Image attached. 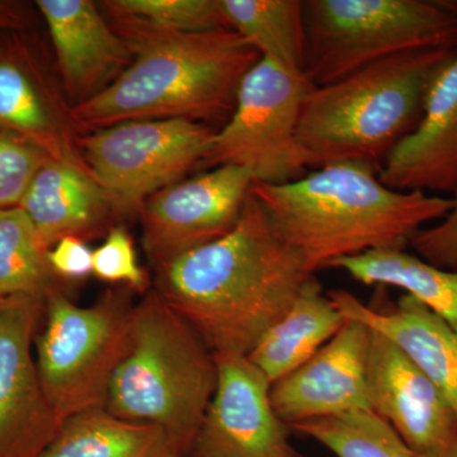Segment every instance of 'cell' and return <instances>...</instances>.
Instances as JSON below:
<instances>
[{
  "mask_svg": "<svg viewBox=\"0 0 457 457\" xmlns=\"http://www.w3.org/2000/svg\"><path fill=\"white\" fill-rule=\"evenodd\" d=\"M154 290L213 356H248L312 273L249 192L236 228L155 270Z\"/></svg>",
  "mask_w": 457,
  "mask_h": 457,
  "instance_id": "cell-1",
  "label": "cell"
},
{
  "mask_svg": "<svg viewBox=\"0 0 457 457\" xmlns=\"http://www.w3.org/2000/svg\"><path fill=\"white\" fill-rule=\"evenodd\" d=\"M132 55L108 88L71 107L80 132L141 120L225 123L237 90L261 54L234 31H173L101 3Z\"/></svg>",
  "mask_w": 457,
  "mask_h": 457,
  "instance_id": "cell-2",
  "label": "cell"
},
{
  "mask_svg": "<svg viewBox=\"0 0 457 457\" xmlns=\"http://www.w3.org/2000/svg\"><path fill=\"white\" fill-rule=\"evenodd\" d=\"M378 173L369 164L339 162L285 185L253 182L251 192L315 275L342 258L405 251L453 207V198L386 187Z\"/></svg>",
  "mask_w": 457,
  "mask_h": 457,
  "instance_id": "cell-3",
  "label": "cell"
},
{
  "mask_svg": "<svg viewBox=\"0 0 457 457\" xmlns=\"http://www.w3.org/2000/svg\"><path fill=\"white\" fill-rule=\"evenodd\" d=\"M455 50L408 51L314 87L297 128L309 168L359 162L380 171L417 128L433 75Z\"/></svg>",
  "mask_w": 457,
  "mask_h": 457,
  "instance_id": "cell-4",
  "label": "cell"
},
{
  "mask_svg": "<svg viewBox=\"0 0 457 457\" xmlns=\"http://www.w3.org/2000/svg\"><path fill=\"white\" fill-rule=\"evenodd\" d=\"M216 384L212 352L150 288L135 303L130 345L111 380L106 411L159 427L183 453L194 446Z\"/></svg>",
  "mask_w": 457,
  "mask_h": 457,
  "instance_id": "cell-5",
  "label": "cell"
},
{
  "mask_svg": "<svg viewBox=\"0 0 457 457\" xmlns=\"http://www.w3.org/2000/svg\"><path fill=\"white\" fill-rule=\"evenodd\" d=\"M303 22L314 87L408 51L457 49V14L440 0H308Z\"/></svg>",
  "mask_w": 457,
  "mask_h": 457,
  "instance_id": "cell-6",
  "label": "cell"
},
{
  "mask_svg": "<svg viewBox=\"0 0 457 457\" xmlns=\"http://www.w3.org/2000/svg\"><path fill=\"white\" fill-rule=\"evenodd\" d=\"M45 326L35 337V360L45 393L64 422L106 409L114 371L131 341V288H108L90 306L71 302L57 287L44 300Z\"/></svg>",
  "mask_w": 457,
  "mask_h": 457,
  "instance_id": "cell-7",
  "label": "cell"
},
{
  "mask_svg": "<svg viewBox=\"0 0 457 457\" xmlns=\"http://www.w3.org/2000/svg\"><path fill=\"white\" fill-rule=\"evenodd\" d=\"M312 88L302 71L262 56L243 78L233 113L216 130L201 167L234 165L266 185L305 177L309 165L297 128L303 99Z\"/></svg>",
  "mask_w": 457,
  "mask_h": 457,
  "instance_id": "cell-8",
  "label": "cell"
},
{
  "mask_svg": "<svg viewBox=\"0 0 457 457\" xmlns=\"http://www.w3.org/2000/svg\"><path fill=\"white\" fill-rule=\"evenodd\" d=\"M215 132L189 120H141L82 134L79 149L121 218L139 215L147 198L203 163Z\"/></svg>",
  "mask_w": 457,
  "mask_h": 457,
  "instance_id": "cell-9",
  "label": "cell"
},
{
  "mask_svg": "<svg viewBox=\"0 0 457 457\" xmlns=\"http://www.w3.org/2000/svg\"><path fill=\"white\" fill-rule=\"evenodd\" d=\"M253 182L248 170L222 165L147 198L139 216L144 251L153 270L230 233Z\"/></svg>",
  "mask_w": 457,
  "mask_h": 457,
  "instance_id": "cell-10",
  "label": "cell"
},
{
  "mask_svg": "<svg viewBox=\"0 0 457 457\" xmlns=\"http://www.w3.org/2000/svg\"><path fill=\"white\" fill-rule=\"evenodd\" d=\"M0 131L31 141L54 161L92 176L62 83L29 31L0 32Z\"/></svg>",
  "mask_w": 457,
  "mask_h": 457,
  "instance_id": "cell-11",
  "label": "cell"
},
{
  "mask_svg": "<svg viewBox=\"0 0 457 457\" xmlns=\"http://www.w3.org/2000/svg\"><path fill=\"white\" fill-rule=\"evenodd\" d=\"M44 300H0V457H37L62 422L42 386L32 345Z\"/></svg>",
  "mask_w": 457,
  "mask_h": 457,
  "instance_id": "cell-12",
  "label": "cell"
},
{
  "mask_svg": "<svg viewBox=\"0 0 457 457\" xmlns=\"http://www.w3.org/2000/svg\"><path fill=\"white\" fill-rule=\"evenodd\" d=\"M218 384L195 457H299L270 402L269 378L245 356L215 357Z\"/></svg>",
  "mask_w": 457,
  "mask_h": 457,
  "instance_id": "cell-13",
  "label": "cell"
},
{
  "mask_svg": "<svg viewBox=\"0 0 457 457\" xmlns=\"http://www.w3.org/2000/svg\"><path fill=\"white\" fill-rule=\"evenodd\" d=\"M372 411L423 457H457V416L449 400L389 339L372 330L368 365Z\"/></svg>",
  "mask_w": 457,
  "mask_h": 457,
  "instance_id": "cell-14",
  "label": "cell"
},
{
  "mask_svg": "<svg viewBox=\"0 0 457 457\" xmlns=\"http://www.w3.org/2000/svg\"><path fill=\"white\" fill-rule=\"evenodd\" d=\"M372 330L357 320L345 326L326 345L291 374L270 386L276 414L288 427L305 420L372 411L368 365Z\"/></svg>",
  "mask_w": 457,
  "mask_h": 457,
  "instance_id": "cell-15",
  "label": "cell"
},
{
  "mask_svg": "<svg viewBox=\"0 0 457 457\" xmlns=\"http://www.w3.org/2000/svg\"><path fill=\"white\" fill-rule=\"evenodd\" d=\"M49 29L56 71L71 107L108 88L130 66L125 41L92 0H37Z\"/></svg>",
  "mask_w": 457,
  "mask_h": 457,
  "instance_id": "cell-16",
  "label": "cell"
},
{
  "mask_svg": "<svg viewBox=\"0 0 457 457\" xmlns=\"http://www.w3.org/2000/svg\"><path fill=\"white\" fill-rule=\"evenodd\" d=\"M378 179L395 191L455 195L457 49L433 75L422 119L387 156Z\"/></svg>",
  "mask_w": 457,
  "mask_h": 457,
  "instance_id": "cell-17",
  "label": "cell"
},
{
  "mask_svg": "<svg viewBox=\"0 0 457 457\" xmlns=\"http://www.w3.org/2000/svg\"><path fill=\"white\" fill-rule=\"evenodd\" d=\"M343 317L365 324L394 345L449 400L457 416V333L405 294L396 303L366 305L342 288L328 291Z\"/></svg>",
  "mask_w": 457,
  "mask_h": 457,
  "instance_id": "cell-18",
  "label": "cell"
},
{
  "mask_svg": "<svg viewBox=\"0 0 457 457\" xmlns=\"http://www.w3.org/2000/svg\"><path fill=\"white\" fill-rule=\"evenodd\" d=\"M50 249L66 237L80 239L110 230L119 218L110 197L86 171L49 159L37 171L20 206Z\"/></svg>",
  "mask_w": 457,
  "mask_h": 457,
  "instance_id": "cell-19",
  "label": "cell"
},
{
  "mask_svg": "<svg viewBox=\"0 0 457 457\" xmlns=\"http://www.w3.org/2000/svg\"><path fill=\"white\" fill-rule=\"evenodd\" d=\"M345 323L342 312L312 276L284 317L264 333L246 357L270 384L276 383L311 360Z\"/></svg>",
  "mask_w": 457,
  "mask_h": 457,
  "instance_id": "cell-20",
  "label": "cell"
},
{
  "mask_svg": "<svg viewBox=\"0 0 457 457\" xmlns=\"http://www.w3.org/2000/svg\"><path fill=\"white\" fill-rule=\"evenodd\" d=\"M170 436L153 425L131 422L106 409L65 420L37 457H179Z\"/></svg>",
  "mask_w": 457,
  "mask_h": 457,
  "instance_id": "cell-21",
  "label": "cell"
},
{
  "mask_svg": "<svg viewBox=\"0 0 457 457\" xmlns=\"http://www.w3.org/2000/svg\"><path fill=\"white\" fill-rule=\"evenodd\" d=\"M328 269L345 270L363 285L402 288L457 333V270L438 269L418 255L387 249L342 258Z\"/></svg>",
  "mask_w": 457,
  "mask_h": 457,
  "instance_id": "cell-22",
  "label": "cell"
},
{
  "mask_svg": "<svg viewBox=\"0 0 457 457\" xmlns=\"http://www.w3.org/2000/svg\"><path fill=\"white\" fill-rule=\"evenodd\" d=\"M231 31L261 56L291 71L305 69L306 35L302 0H220Z\"/></svg>",
  "mask_w": 457,
  "mask_h": 457,
  "instance_id": "cell-23",
  "label": "cell"
},
{
  "mask_svg": "<svg viewBox=\"0 0 457 457\" xmlns=\"http://www.w3.org/2000/svg\"><path fill=\"white\" fill-rule=\"evenodd\" d=\"M32 221L21 207L0 209V300H45L55 278Z\"/></svg>",
  "mask_w": 457,
  "mask_h": 457,
  "instance_id": "cell-24",
  "label": "cell"
},
{
  "mask_svg": "<svg viewBox=\"0 0 457 457\" xmlns=\"http://www.w3.org/2000/svg\"><path fill=\"white\" fill-rule=\"evenodd\" d=\"M290 429L319 442L337 457H423L374 411L305 420Z\"/></svg>",
  "mask_w": 457,
  "mask_h": 457,
  "instance_id": "cell-25",
  "label": "cell"
},
{
  "mask_svg": "<svg viewBox=\"0 0 457 457\" xmlns=\"http://www.w3.org/2000/svg\"><path fill=\"white\" fill-rule=\"evenodd\" d=\"M108 8L173 31H231L220 0H106Z\"/></svg>",
  "mask_w": 457,
  "mask_h": 457,
  "instance_id": "cell-26",
  "label": "cell"
},
{
  "mask_svg": "<svg viewBox=\"0 0 457 457\" xmlns=\"http://www.w3.org/2000/svg\"><path fill=\"white\" fill-rule=\"evenodd\" d=\"M50 156L31 141L0 131V209L20 206Z\"/></svg>",
  "mask_w": 457,
  "mask_h": 457,
  "instance_id": "cell-27",
  "label": "cell"
},
{
  "mask_svg": "<svg viewBox=\"0 0 457 457\" xmlns=\"http://www.w3.org/2000/svg\"><path fill=\"white\" fill-rule=\"evenodd\" d=\"M93 273L111 284H121L132 291L145 294L150 281L137 262V251L125 227L116 225L107 231L106 239L93 251Z\"/></svg>",
  "mask_w": 457,
  "mask_h": 457,
  "instance_id": "cell-28",
  "label": "cell"
},
{
  "mask_svg": "<svg viewBox=\"0 0 457 457\" xmlns=\"http://www.w3.org/2000/svg\"><path fill=\"white\" fill-rule=\"evenodd\" d=\"M453 207L438 224L422 228L411 240L418 257L432 266L457 270V191L453 195Z\"/></svg>",
  "mask_w": 457,
  "mask_h": 457,
  "instance_id": "cell-29",
  "label": "cell"
},
{
  "mask_svg": "<svg viewBox=\"0 0 457 457\" xmlns=\"http://www.w3.org/2000/svg\"><path fill=\"white\" fill-rule=\"evenodd\" d=\"M47 261L55 278L79 281L93 273V251L77 237H66L51 246Z\"/></svg>",
  "mask_w": 457,
  "mask_h": 457,
  "instance_id": "cell-30",
  "label": "cell"
},
{
  "mask_svg": "<svg viewBox=\"0 0 457 457\" xmlns=\"http://www.w3.org/2000/svg\"><path fill=\"white\" fill-rule=\"evenodd\" d=\"M31 20L25 3L0 0V32L29 31Z\"/></svg>",
  "mask_w": 457,
  "mask_h": 457,
  "instance_id": "cell-31",
  "label": "cell"
},
{
  "mask_svg": "<svg viewBox=\"0 0 457 457\" xmlns=\"http://www.w3.org/2000/svg\"><path fill=\"white\" fill-rule=\"evenodd\" d=\"M441 4L457 14V0H440Z\"/></svg>",
  "mask_w": 457,
  "mask_h": 457,
  "instance_id": "cell-32",
  "label": "cell"
}]
</instances>
